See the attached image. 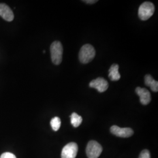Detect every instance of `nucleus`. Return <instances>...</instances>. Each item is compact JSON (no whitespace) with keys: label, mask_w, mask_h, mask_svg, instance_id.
Returning a JSON list of instances; mask_svg holds the SVG:
<instances>
[{"label":"nucleus","mask_w":158,"mask_h":158,"mask_svg":"<svg viewBox=\"0 0 158 158\" xmlns=\"http://www.w3.org/2000/svg\"><path fill=\"white\" fill-rule=\"evenodd\" d=\"M110 131L113 135L121 137V138H128L134 134V131L130 128H120L117 125H113Z\"/></svg>","instance_id":"6"},{"label":"nucleus","mask_w":158,"mask_h":158,"mask_svg":"<svg viewBox=\"0 0 158 158\" xmlns=\"http://www.w3.org/2000/svg\"><path fill=\"white\" fill-rule=\"evenodd\" d=\"M83 2H85L87 4H94L97 2L98 1L97 0H86V1H83Z\"/></svg>","instance_id":"16"},{"label":"nucleus","mask_w":158,"mask_h":158,"mask_svg":"<svg viewBox=\"0 0 158 158\" xmlns=\"http://www.w3.org/2000/svg\"><path fill=\"white\" fill-rule=\"evenodd\" d=\"M119 65L113 64L108 70V77L111 81H118L121 78V75L119 73Z\"/></svg>","instance_id":"10"},{"label":"nucleus","mask_w":158,"mask_h":158,"mask_svg":"<svg viewBox=\"0 0 158 158\" xmlns=\"http://www.w3.org/2000/svg\"><path fill=\"white\" fill-rule=\"evenodd\" d=\"M102 151V145L96 141L89 142L86 148V154L89 158H98Z\"/></svg>","instance_id":"4"},{"label":"nucleus","mask_w":158,"mask_h":158,"mask_svg":"<svg viewBox=\"0 0 158 158\" xmlns=\"http://www.w3.org/2000/svg\"><path fill=\"white\" fill-rule=\"evenodd\" d=\"M71 118V124L74 127L76 128L78 127L81 124L83 119L81 116H80L77 113H73L70 115Z\"/></svg>","instance_id":"12"},{"label":"nucleus","mask_w":158,"mask_h":158,"mask_svg":"<svg viewBox=\"0 0 158 158\" xmlns=\"http://www.w3.org/2000/svg\"><path fill=\"white\" fill-rule=\"evenodd\" d=\"M0 158H17L16 156L12 153L5 152L3 153Z\"/></svg>","instance_id":"15"},{"label":"nucleus","mask_w":158,"mask_h":158,"mask_svg":"<svg viewBox=\"0 0 158 158\" xmlns=\"http://www.w3.org/2000/svg\"><path fill=\"white\" fill-rule=\"evenodd\" d=\"M63 46L59 41L53 42L51 46L52 61L56 65L60 64L62 61Z\"/></svg>","instance_id":"2"},{"label":"nucleus","mask_w":158,"mask_h":158,"mask_svg":"<svg viewBox=\"0 0 158 158\" xmlns=\"http://www.w3.org/2000/svg\"><path fill=\"white\" fill-rule=\"evenodd\" d=\"M51 125L52 128L55 131H57L61 126V120L59 117H55L51 119Z\"/></svg>","instance_id":"13"},{"label":"nucleus","mask_w":158,"mask_h":158,"mask_svg":"<svg viewBox=\"0 0 158 158\" xmlns=\"http://www.w3.org/2000/svg\"><path fill=\"white\" fill-rule=\"evenodd\" d=\"M0 16L8 22H11L14 18V15L11 9L4 3L0 4Z\"/></svg>","instance_id":"9"},{"label":"nucleus","mask_w":158,"mask_h":158,"mask_svg":"<svg viewBox=\"0 0 158 158\" xmlns=\"http://www.w3.org/2000/svg\"><path fill=\"white\" fill-rule=\"evenodd\" d=\"M136 93L140 98V102L143 105H148L151 101V95L149 91L145 88L137 87L135 89Z\"/></svg>","instance_id":"8"},{"label":"nucleus","mask_w":158,"mask_h":158,"mask_svg":"<svg viewBox=\"0 0 158 158\" xmlns=\"http://www.w3.org/2000/svg\"><path fill=\"white\" fill-rule=\"evenodd\" d=\"M78 152V146L74 142H70L63 148L62 158H75Z\"/></svg>","instance_id":"5"},{"label":"nucleus","mask_w":158,"mask_h":158,"mask_svg":"<svg viewBox=\"0 0 158 158\" xmlns=\"http://www.w3.org/2000/svg\"><path fill=\"white\" fill-rule=\"evenodd\" d=\"M91 88L96 89L99 93H103L108 88V83L106 79L102 77H98L91 81L89 84Z\"/></svg>","instance_id":"7"},{"label":"nucleus","mask_w":158,"mask_h":158,"mask_svg":"<svg viewBox=\"0 0 158 158\" xmlns=\"http://www.w3.org/2000/svg\"><path fill=\"white\" fill-rule=\"evenodd\" d=\"M96 56L94 48L90 44L83 46L79 52V60L83 64L90 62Z\"/></svg>","instance_id":"1"},{"label":"nucleus","mask_w":158,"mask_h":158,"mask_svg":"<svg viewBox=\"0 0 158 158\" xmlns=\"http://www.w3.org/2000/svg\"><path fill=\"white\" fill-rule=\"evenodd\" d=\"M145 84L147 86L150 87L153 92H158V82L153 79L151 75L147 74L145 76Z\"/></svg>","instance_id":"11"},{"label":"nucleus","mask_w":158,"mask_h":158,"mask_svg":"<svg viewBox=\"0 0 158 158\" xmlns=\"http://www.w3.org/2000/svg\"><path fill=\"white\" fill-rule=\"evenodd\" d=\"M139 158H151V154L149 151L147 149L142 151L139 155Z\"/></svg>","instance_id":"14"},{"label":"nucleus","mask_w":158,"mask_h":158,"mask_svg":"<svg viewBox=\"0 0 158 158\" xmlns=\"http://www.w3.org/2000/svg\"><path fill=\"white\" fill-rule=\"evenodd\" d=\"M155 12L153 4L146 1L142 3L138 9V17L142 21H147L152 17Z\"/></svg>","instance_id":"3"}]
</instances>
